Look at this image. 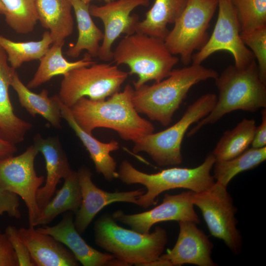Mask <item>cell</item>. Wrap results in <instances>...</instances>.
I'll return each instance as SVG.
<instances>
[{"mask_svg":"<svg viewBox=\"0 0 266 266\" xmlns=\"http://www.w3.org/2000/svg\"><path fill=\"white\" fill-rule=\"evenodd\" d=\"M133 91L134 88L127 84L123 91L107 100L82 97L69 109L77 124L86 133L92 134L96 128H108L115 131L122 139L134 142L154 133L155 128L135 110L132 101Z\"/></svg>","mask_w":266,"mask_h":266,"instance_id":"obj_1","label":"cell"},{"mask_svg":"<svg viewBox=\"0 0 266 266\" xmlns=\"http://www.w3.org/2000/svg\"><path fill=\"white\" fill-rule=\"evenodd\" d=\"M218 75L215 70L201 64L192 63L173 69L167 77L160 82L134 89L132 101L138 113L167 126L190 89L201 81L215 79Z\"/></svg>","mask_w":266,"mask_h":266,"instance_id":"obj_2","label":"cell"},{"mask_svg":"<svg viewBox=\"0 0 266 266\" xmlns=\"http://www.w3.org/2000/svg\"><path fill=\"white\" fill-rule=\"evenodd\" d=\"M214 80L219 91L216 104L209 114L189 132L188 137L232 111L255 112L266 107V84L260 79L256 61L243 68L230 65Z\"/></svg>","mask_w":266,"mask_h":266,"instance_id":"obj_3","label":"cell"},{"mask_svg":"<svg viewBox=\"0 0 266 266\" xmlns=\"http://www.w3.org/2000/svg\"><path fill=\"white\" fill-rule=\"evenodd\" d=\"M94 230L97 245L126 266H149L159 259L167 242L166 232L161 227L141 233L119 226L108 214L95 222Z\"/></svg>","mask_w":266,"mask_h":266,"instance_id":"obj_4","label":"cell"},{"mask_svg":"<svg viewBox=\"0 0 266 266\" xmlns=\"http://www.w3.org/2000/svg\"><path fill=\"white\" fill-rule=\"evenodd\" d=\"M215 162V157L210 153L196 167H174L148 174L136 169L128 161L124 160L119 166L118 178L126 184H140L146 187V192L140 196L135 203L146 208L155 204L156 198L166 191L184 188L200 193L209 189L215 183L210 173Z\"/></svg>","mask_w":266,"mask_h":266,"instance_id":"obj_5","label":"cell"},{"mask_svg":"<svg viewBox=\"0 0 266 266\" xmlns=\"http://www.w3.org/2000/svg\"><path fill=\"white\" fill-rule=\"evenodd\" d=\"M112 60L117 66H128L129 74L138 76L133 82L134 89L149 81L158 82L166 78L179 61L164 39L139 32L122 38L113 50Z\"/></svg>","mask_w":266,"mask_h":266,"instance_id":"obj_6","label":"cell"},{"mask_svg":"<svg viewBox=\"0 0 266 266\" xmlns=\"http://www.w3.org/2000/svg\"><path fill=\"white\" fill-rule=\"evenodd\" d=\"M217 97L207 93L188 106L181 118L174 125L156 133L144 135L134 142V153L145 152L160 166L181 164V145L189 127L205 117L211 111Z\"/></svg>","mask_w":266,"mask_h":266,"instance_id":"obj_7","label":"cell"},{"mask_svg":"<svg viewBox=\"0 0 266 266\" xmlns=\"http://www.w3.org/2000/svg\"><path fill=\"white\" fill-rule=\"evenodd\" d=\"M128 75L117 65L95 62L74 68L63 75L57 96L68 108L82 97L104 100L120 91Z\"/></svg>","mask_w":266,"mask_h":266,"instance_id":"obj_8","label":"cell"},{"mask_svg":"<svg viewBox=\"0 0 266 266\" xmlns=\"http://www.w3.org/2000/svg\"><path fill=\"white\" fill-rule=\"evenodd\" d=\"M218 4V0H189L165 38L168 51L179 55L185 66L192 62L194 51L200 50L208 41L207 30Z\"/></svg>","mask_w":266,"mask_h":266,"instance_id":"obj_9","label":"cell"},{"mask_svg":"<svg viewBox=\"0 0 266 266\" xmlns=\"http://www.w3.org/2000/svg\"><path fill=\"white\" fill-rule=\"evenodd\" d=\"M192 201L201 211L211 234L223 240L234 254H238L242 238L236 228V208L227 187L215 182L205 191L193 192Z\"/></svg>","mask_w":266,"mask_h":266,"instance_id":"obj_10","label":"cell"},{"mask_svg":"<svg viewBox=\"0 0 266 266\" xmlns=\"http://www.w3.org/2000/svg\"><path fill=\"white\" fill-rule=\"evenodd\" d=\"M38 152L33 144L18 156L0 160V188L23 199L28 208L30 226L33 227L40 214L36 193L44 180L43 176L37 175L34 168Z\"/></svg>","mask_w":266,"mask_h":266,"instance_id":"obj_11","label":"cell"},{"mask_svg":"<svg viewBox=\"0 0 266 266\" xmlns=\"http://www.w3.org/2000/svg\"><path fill=\"white\" fill-rule=\"evenodd\" d=\"M218 15L214 30L208 41L193 54V64H201L210 55L219 51H227L233 55L234 66L245 67L256 61L251 50L240 36V26L231 0H218Z\"/></svg>","mask_w":266,"mask_h":266,"instance_id":"obj_12","label":"cell"},{"mask_svg":"<svg viewBox=\"0 0 266 266\" xmlns=\"http://www.w3.org/2000/svg\"><path fill=\"white\" fill-rule=\"evenodd\" d=\"M150 0H114L102 5H90L92 16L101 20L104 26V36L98 58L103 61L112 60V46L121 34L126 35L137 32L139 17L131 12L138 6H148Z\"/></svg>","mask_w":266,"mask_h":266,"instance_id":"obj_13","label":"cell"},{"mask_svg":"<svg viewBox=\"0 0 266 266\" xmlns=\"http://www.w3.org/2000/svg\"><path fill=\"white\" fill-rule=\"evenodd\" d=\"M193 191H183L176 195L166 194L160 204L149 210L133 214L117 210L112 214L116 221L141 233H148L156 223L168 221H190L197 224L200 219L192 201Z\"/></svg>","mask_w":266,"mask_h":266,"instance_id":"obj_14","label":"cell"},{"mask_svg":"<svg viewBox=\"0 0 266 266\" xmlns=\"http://www.w3.org/2000/svg\"><path fill=\"white\" fill-rule=\"evenodd\" d=\"M80 186L82 201L75 213V228L81 234L86 230L96 215L105 206L115 202L136 203L138 198L144 193L142 189L127 191L108 192L98 188L92 181V173L86 166L77 172Z\"/></svg>","mask_w":266,"mask_h":266,"instance_id":"obj_15","label":"cell"},{"mask_svg":"<svg viewBox=\"0 0 266 266\" xmlns=\"http://www.w3.org/2000/svg\"><path fill=\"white\" fill-rule=\"evenodd\" d=\"M178 223L179 233L174 246L162 254L159 260L169 266L184 264L216 266L211 257L213 244L208 236L198 228L197 224L190 221Z\"/></svg>","mask_w":266,"mask_h":266,"instance_id":"obj_16","label":"cell"},{"mask_svg":"<svg viewBox=\"0 0 266 266\" xmlns=\"http://www.w3.org/2000/svg\"><path fill=\"white\" fill-rule=\"evenodd\" d=\"M33 145L44 158L47 172L45 184L36 193V201L41 211L51 200L60 180L73 170L58 136L43 138L37 133L33 138Z\"/></svg>","mask_w":266,"mask_h":266,"instance_id":"obj_17","label":"cell"},{"mask_svg":"<svg viewBox=\"0 0 266 266\" xmlns=\"http://www.w3.org/2000/svg\"><path fill=\"white\" fill-rule=\"evenodd\" d=\"M36 230L52 236L63 243L84 266H111L115 258L112 254L102 253L86 243L75 228L71 211L66 213L57 225L45 226Z\"/></svg>","mask_w":266,"mask_h":266,"instance_id":"obj_18","label":"cell"},{"mask_svg":"<svg viewBox=\"0 0 266 266\" xmlns=\"http://www.w3.org/2000/svg\"><path fill=\"white\" fill-rule=\"evenodd\" d=\"M27 245L35 266H76L79 265L72 252L52 236L38 231L34 227L18 229Z\"/></svg>","mask_w":266,"mask_h":266,"instance_id":"obj_19","label":"cell"},{"mask_svg":"<svg viewBox=\"0 0 266 266\" xmlns=\"http://www.w3.org/2000/svg\"><path fill=\"white\" fill-rule=\"evenodd\" d=\"M15 69L9 66L7 55L0 47V131L8 141L16 144L24 139L33 125L17 116L8 93Z\"/></svg>","mask_w":266,"mask_h":266,"instance_id":"obj_20","label":"cell"},{"mask_svg":"<svg viewBox=\"0 0 266 266\" xmlns=\"http://www.w3.org/2000/svg\"><path fill=\"white\" fill-rule=\"evenodd\" d=\"M57 100L62 118L66 120L88 151L94 163L96 171L102 174L108 181H112L114 179L118 178V173L116 171V162L111 156L110 153L119 149V143L115 140H112L108 143H103L97 139L92 134L86 133L77 124L69 108L61 102L58 96Z\"/></svg>","mask_w":266,"mask_h":266,"instance_id":"obj_21","label":"cell"},{"mask_svg":"<svg viewBox=\"0 0 266 266\" xmlns=\"http://www.w3.org/2000/svg\"><path fill=\"white\" fill-rule=\"evenodd\" d=\"M70 0H37L38 21L49 30L52 44L64 45L73 33L74 21Z\"/></svg>","mask_w":266,"mask_h":266,"instance_id":"obj_22","label":"cell"},{"mask_svg":"<svg viewBox=\"0 0 266 266\" xmlns=\"http://www.w3.org/2000/svg\"><path fill=\"white\" fill-rule=\"evenodd\" d=\"M16 92L21 105L32 116L39 114L56 129H61L62 115L57 96L48 97V92L43 89L40 93L32 92L20 80L15 72L11 85Z\"/></svg>","mask_w":266,"mask_h":266,"instance_id":"obj_23","label":"cell"},{"mask_svg":"<svg viewBox=\"0 0 266 266\" xmlns=\"http://www.w3.org/2000/svg\"><path fill=\"white\" fill-rule=\"evenodd\" d=\"M74 12L78 35L76 43L66 51L72 58L78 57L83 50H86L92 58L98 57L100 42L104 34L93 21L89 11L90 4L81 0H70Z\"/></svg>","mask_w":266,"mask_h":266,"instance_id":"obj_24","label":"cell"},{"mask_svg":"<svg viewBox=\"0 0 266 266\" xmlns=\"http://www.w3.org/2000/svg\"><path fill=\"white\" fill-rule=\"evenodd\" d=\"M189 0H155L138 22L137 32L165 39L169 30L168 24H174L185 9Z\"/></svg>","mask_w":266,"mask_h":266,"instance_id":"obj_25","label":"cell"},{"mask_svg":"<svg viewBox=\"0 0 266 266\" xmlns=\"http://www.w3.org/2000/svg\"><path fill=\"white\" fill-rule=\"evenodd\" d=\"M63 46L62 45L53 44L49 48L39 60L38 68L26 86L29 89L36 88L48 82L55 76L64 75L74 68L89 66L95 63L87 53L79 60L68 61L63 55Z\"/></svg>","mask_w":266,"mask_h":266,"instance_id":"obj_26","label":"cell"},{"mask_svg":"<svg viewBox=\"0 0 266 266\" xmlns=\"http://www.w3.org/2000/svg\"><path fill=\"white\" fill-rule=\"evenodd\" d=\"M64 179L62 187L41 210L35 226L45 225L65 212L76 213L78 211L81 203L82 194L77 172L73 171Z\"/></svg>","mask_w":266,"mask_h":266,"instance_id":"obj_27","label":"cell"},{"mask_svg":"<svg viewBox=\"0 0 266 266\" xmlns=\"http://www.w3.org/2000/svg\"><path fill=\"white\" fill-rule=\"evenodd\" d=\"M256 127L254 119L244 118L233 129L226 131L212 152L216 161L231 159L246 150L252 142Z\"/></svg>","mask_w":266,"mask_h":266,"instance_id":"obj_28","label":"cell"},{"mask_svg":"<svg viewBox=\"0 0 266 266\" xmlns=\"http://www.w3.org/2000/svg\"><path fill=\"white\" fill-rule=\"evenodd\" d=\"M51 44L49 31H45L39 40L27 42L12 41L0 34V47L6 53L10 66L15 69L25 62L40 60Z\"/></svg>","mask_w":266,"mask_h":266,"instance_id":"obj_29","label":"cell"},{"mask_svg":"<svg viewBox=\"0 0 266 266\" xmlns=\"http://www.w3.org/2000/svg\"><path fill=\"white\" fill-rule=\"evenodd\" d=\"M266 159V146L262 148L252 147L231 159L216 161L213 166V176L216 182L227 187L235 175L256 167Z\"/></svg>","mask_w":266,"mask_h":266,"instance_id":"obj_30","label":"cell"},{"mask_svg":"<svg viewBox=\"0 0 266 266\" xmlns=\"http://www.w3.org/2000/svg\"><path fill=\"white\" fill-rule=\"evenodd\" d=\"M5 8L6 24L18 34H28L38 21L37 0H0Z\"/></svg>","mask_w":266,"mask_h":266,"instance_id":"obj_31","label":"cell"},{"mask_svg":"<svg viewBox=\"0 0 266 266\" xmlns=\"http://www.w3.org/2000/svg\"><path fill=\"white\" fill-rule=\"evenodd\" d=\"M241 32H249L266 26V0H231Z\"/></svg>","mask_w":266,"mask_h":266,"instance_id":"obj_32","label":"cell"},{"mask_svg":"<svg viewBox=\"0 0 266 266\" xmlns=\"http://www.w3.org/2000/svg\"><path fill=\"white\" fill-rule=\"evenodd\" d=\"M241 39L257 61L259 76L266 84V26L249 32H240Z\"/></svg>","mask_w":266,"mask_h":266,"instance_id":"obj_33","label":"cell"},{"mask_svg":"<svg viewBox=\"0 0 266 266\" xmlns=\"http://www.w3.org/2000/svg\"><path fill=\"white\" fill-rule=\"evenodd\" d=\"M4 233L15 251L19 266H35L27 245L19 235L18 229L13 226H8Z\"/></svg>","mask_w":266,"mask_h":266,"instance_id":"obj_34","label":"cell"},{"mask_svg":"<svg viewBox=\"0 0 266 266\" xmlns=\"http://www.w3.org/2000/svg\"><path fill=\"white\" fill-rule=\"evenodd\" d=\"M18 196L0 188V216L6 213L10 217H21Z\"/></svg>","mask_w":266,"mask_h":266,"instance_id":"obj_35","label":"cell"},{"mask_svg":"<svg viewBox=\"0 0 266 266\" xmlns=\"http://www.w3.org/2000/svg\"><path fill=\"white\" fill-rule=\"evenodd\" d=\"M0 266H19L18 261L5 233L0 230Z\"/></svg>","mask_w":266,"mask_h":266,"instance_id":"obj_36","label":"cell"},{"mask_svg":"<svg viewBox=\"0 0 266 266\" xmlns=\"http://www.w3.org/2000/svg\"><path fill=\"white\" fill-rule=\"evenodd\" d=\"M262 122L256 126L254 137L251 143L254 148H262L266 146V109L261 110Z\"/></svg>","mask_w":266,"mask_h":266,"instance_id":"obj_37","label":"cell"},{"mask_svg":"<svg viewBox=\"0 0 266 266\" xmlns=\"http://www.w3.org/2000/svg\"><path fill=\"white\" fill-rule=\"evenodd\" d=\"M17 151L15 144L6 139L0 131V160L14 156Z\"/></svg>","mask_w":266,"mask_h":266,"instance_id":"obj_38","label":"cell"},{"mask_svg":"<svg viewBox=\"0 0 266 266\" xmlns=\"http://www.w3.org/2000/svg\"><path fill=\"white\" fill-rule=\"evenodd\" d=\"M5 8L2 2L0 0V14L2 15H4L5 13Z\"/></svg>","mask_w":266,"mask_h":266,"instance_id":"obj_39","label":"cell"},{"mask_svg":"<svg viewBox=\"0 0 266 266\" xmlns=\"http://www.w3.org/2000/svg\"><path fill=\"white\" fill-rule=\"evenodd\" d=\"M81 0L86 3L90 4V2L93 0Z\"/></svg>","mask_w":266,"mask_h":266,"instance_id":"obj_40","label":"cell"},{"mask_svg":"<svg viewBox=\"0 0 266 266\" xmlns=\"http://www.w3.org/2000/svg\"><path fill=\"white\" fill-rule=\"evenodd\" d=\"M105 3L110 2L111 1L114 0H103Z\"/></svg>","mask_w":266,"mask_h":266,"instance_id":"obj_41","label":"cell"}]
</instances>
